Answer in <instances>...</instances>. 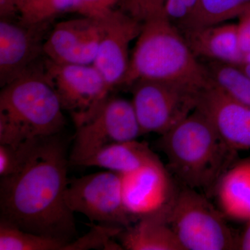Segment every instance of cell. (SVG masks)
Here are the masks:
<instances>
[{
	"label": "cell",
	"mask_w": 250,
	"mask_h": 250,
	"mask_svg": "<svg viewBox=\"0 0 250 250\" xmlns=\"http://www.w3.org/2000/svg\"><path fill=\"white\" fill-rule=\"evenodd\" d=\"M198 190H177L166 220L184 250H238L239 237Z\"/></svg>",
	"instance_id": "obj_5"
},
{
	"label": "cell",
	"mask_w": 250,
	"mask_h": 250,
	"mask_svg": "<svg viewBox=\"0 0 250 250\" xmlns=\"http://www.w3.org/2000/svg\"><path fill=\"white\" fill-rule=\"evenodd\" d=\"M123 228L108 225H93L84 236L69 242L65 250L90 249L123 250V247L113 243L112 237L118 236Z\"/></svg>",
	"instance_id": "obj_24"
},
{
	"label": "cell",
	"mask_w": 250,
	"mask_h": 250,
	"mask_svg": "<svg viewBox=\"0 0 250 250\" xmlns=\"http://www.w3.org/2000/svg\"><path fill=\"white\" fill-rule=\"evenodd\" d=\"M198 0H121L120 9L143 23L166 17L179 26L192 14Z\"/></svg>",
	"instance_id": "obj_19"
},
{
	"label": "cell",
	"mask_w": 250,
	"mask_h": 250,
	"mask_svg": "<svg viewBox=\"0 0 250 250\" xmlns=\"http://www.w3.org/2000/svg\"><path fill=\"white\" fill-rule=\"evenodd\" d=\"M216 192L224 215L238 221H250V159L229 168L219 181Z\"/></svg>",
	"instance_id": "obj_18"
},
{
	"label": "cell",
	"mask_w": 250,
	"mask_h": 250,
	"mask_svg": "<svg viewBox=\"0 0 250 250\" xmlns=\"http://www.w3.org/2000/svg\"><path fill=\"white\" fill-rule=\"evenodd\" d=\"M237 65L250 77V62H244V63H241L240 65Z\"/></svg>",
	"instance_id": "obj_30"
},
{
	"label": "cell",
	"mask_w": 250,
	"mask_h": 250,
	"mask_svg": "<svg viewBox=\"0 0 250 250\" xmlns=\"http://www.w3.org/2000/svg\"><path fill=\"white\" fill-rule=\"evenodd\" d=\"M121 175L123 205L134 223L146 217L167 214L177 190L161 161Z\"/></svg>",
	"instance_id": "obj_10"
},
{
	"label": "cell",
	"mask_w": 250,
	"mask_h": 250,
	"mask_svg": "<svg viewBox=\"0 0 250 250\" xmlns=\"http://www.w3.org/2000/svg\"><path fill=\"white\" fill-rule=\"evenodd\" d=\"M79 0H22L19 9L21 22L26 24L51 23L67 13H77Z\"/></svg>",
	"instance_id": "obj_23"
},
{
	"label": "cell",
	"mask_w": 250,
	"mask_h": 250,
	"mask_svg": "<svg viewBox=\"0 0 250 250\" xmlns=\"http://www.w3.org/2000/svg\"><path fill=\"white\" fill-rule=\"evenodd\" d=\"M238 250H250V221L238 239Z\"/></svg>",
	"instance_id": "obj_29"
},
{
	"label": "cell",
	"mask_w": 250,
	"mask_h": 250,
	"mask_svg": "<svg viewBox=\"0 0 250 250\" xmlns=\"http://www.w3.org/2000/svg\"><path fill=\"white\" fill-rule=\"evenodd\" d=\"M123 249L128 250H184L166 214L140 219L118 235Z\"/></svg>",
	"instance_id": "obj_17"
},
{
	"label": "cell",
	"mask_w": 250,
	"mask_h": 250,
	"mask_svg": "<svg viewBox=\"0 0 250 250\" xmlns=\"http://www.w3.org/2000/svg\"><path fill=\"white\" fill-rule=\"evenodd\" d=\"M197 109L235 152L250 149V107L233 100L211 82L200 91Z\"/></svg>",
	"instance_id": "obj_13"
},
{
	"label": "cell",
	"mask_w": 250,
	"mask_h": 250,
	"mask_svg": "<svg viewBox=\"0 0 250 250\" xmlns=\"http://www.w3.org/2000/svg\"><path fill=\"white\" fill-rule=\"evenodd\" d=\"M238 18L236 26L238 42L244 58V56L250 52V7Z\"/></svg>",
	"instance_id": "obj_27"
},
{
	"label": "cell",
	"mask_w": 250,
	"mask_h": 250,
	"mask_svg": "<svg viewBox=\"0 0 250 250\" xmlns=\"http://www.w3.org/2000/svg\"><path fill=\"white\" fill-rule=\"evenodd\" d=\"M143 134L170 131L196 109L202 90L179 83L139 80L130 87Z\"/></svg>",
	"instance_id": "obj_6"
},
{
	"label": "cell",
	"mask_w": 250,
	"mask_h": 250,
	"mask_svg": "<svg viewBox=\"0 0 250 250\" xmlns=\"http://www.w3.org/2000/svg\"><path fill=\"white\" fill-rule=\"evenodd\" d=\"M157 144L176 178L184 187L198 191L210 192L216 188L236 152L227 146L197 108L161 135Z\"/></svg>",
	"instance_id": "obj_3"
},
{
	"label": "cell",
	"mask_w": 250,
	"mask_h": 250,
	"mask_svg": "<svg viewBox=\"0 0 250 250\" xmlns=\"http://www.w3.org/2000/svg\"><path fill=\"white\" fill-rule=\"evenodd\" d=\"M160 161L147 143L137 140L113 143L81 161L78 166L99 167L125 174Z\"/></svg>",
	"instance_id": "obj_16"
},
{
	"label": "cell",
	"mask_w": 250,
	"mask_h": 250,
	"mask_svg": "<svg viewBox=\"0 0 250 250\" xmlns=\"http://www.w3.org/2000/svg\"><path fill=\"white\" fill-rule=\"evenodd\" d=\"M69 242L24 231L0 221V250H65Z\"/></svg>",
	"instance_id": "obj_22"
},
{
	"label": "cell",
	"mask_w": 250,
	"mask_h": 250,
	"mask_svg": "<svg viewBox=\"0 0 250 250\" xmlns=\"http://www.w3.org/2000/svg\"><path fill=\"white\" fill-rule=\"evenodd\" d=\"M44 59L1 88L0 145L17 146L29 140L59 134L63 129V109L44 74Z\"/></svg>",
	"instance_id": "obj_4"
},
{
	"label": "cell",
	"mask_w": 250,
	"mask_h": 250,
	"mask_svg": "<svg viewBox=\"0 0 250 250\" xmlns=\"http://www.w3.org/2000/svg\"><path fill=\"white\" fill-rule=\"evenodd\" d=\"M72 213L91 223L126 228L134 223L123 205L121 174L106 170L69 179L64 195Z\"/></svg>",
	"instance_id": "obj_8"
},
{
	"label": "cell",
	"mask_w": 250,
	"mask_h": 250,
	"mask_svg": "<svg viewBox=\"0 0 250 250\" xmlns=\"http://www.w3.org/2000/svg\"><path fill=\"white\" fill-rule=\"evenodd\" d=\"M75 127L69 157L75 166L103 147L137 140L143 135L131 100L111 95L93 116Z\"/></svg>",
	"instance_id": "obj_7"
},
{
	"label": "cell",
	"mask_w": 250,
	"mask_h": 250,
	"mask_svg": "<svg viewBox=\"0 0 250 250\" xmlns=\"http://www.w3.org/2000/svg\"><path fill=\"white\" fill-rule=\"evenodd\" d=\"M50 23L26 24L0 18V85L9 84L45 59L43 46Z\"/></svg>",
	"instance_id": "obj_12"
},
{
	"label": "cell",
	"mask_w": 250,
	"mask_h": 250,
	"mask_svg": "<svg viewBox=\"0 0 250 250\" xmlns=\"http://www.w3.org/2000/svg\"><path fill=\"white\" fill-rule=\"evenodd\" d=\"M43 71L75 126L93 116L111 93L93 65L57 63L45 57Z\"/></svg>",
	"instance_id": "obj_9"
},
{
	"label": "cell",
	"mask_w": 250,
	"mask_h": 250,
	"mask_svg": "<svg viewBox=\"0 0 250 250\" xmlns=\"http://www.w3.org/2000/svg\"><path fill=\"white\" fill-rule=\"evenodd\" d=\"M37 139L29 140L17 146L0 145V177L11 175L22 167Z\"/></svg>",
	"instance_id": "obj_25"
},
{
	"label": "cell",
	"mask_w": 250,
	"mask_h": 250,
	"mask_svg": "<svg viewBox=\"0 0 250 250\" xmlns=\"http://www.w3.org/2000/svg\"><path fill=\"white\" fill-rule=\"evenodd\" d=\"M22 0H0V18L15 19L19 17V9Z\"/></svg>",
	"instance_id": "obj_28"
},
{
	"label": "cell",
	"mask_w": 250,
	"mask_h": 250,
	"mask_svg": "<svg viewBox=\"0 0 250 250\" xmlns=\"http://www.w3.org/2000/svg\"><path fill=\"white\" fill-rule=\"evenodd\" d=\"M100 40L98 20L82 16L56 24L44 43V54L57 63L93 65Z\"/></svg>",
	"instance_id": "obj_14"
},
{
	"label": "cell",
	"mask_w": 250,
	"mask_h": 250,
	"mask_svg": "<svg viewBox=\"0 0 250 250\" xmlns=\"http://www.w3.org/2000/svg\"><path fill=\"white\" fill-rule=\"evenodd\" d=\"M197 58L240 65L243 55L240 49L236 24H218L180 30Z\"/></svg>",
	"instance_id": "obj_15"
},
{
	"label": "cell",
	"mask_w": 250,
	"mask_h": 250,
	"mask_svg": "<svg viewBox=\"0 0 250 250\" xmlns=\"http://www.w3.org/2000/svg\"><path fill=\"white\" fill-rule=\"evenodd\" d=\"M121 0H79L77 14L83 17L100 19L114 9Z\"/></svg>",
	"instance_id": "obj_26"
},
{
	"label": "cell",
	"mask_w": 250,
	"mask_h": 250,
	"mask_svg": "<svg viewBox=\"0 0 250 250\" xmlns=\"http://www.w3.org/2000/svg\"><path fill=\"white\" fill-rule=\"evenodd\" d=\"M244 62H250V52L249 53L246 54V55L244 56L243 62L242 63H244Z\"/></svg>",
	"instance_id": "obj_31"
},
{
	"label": "cell",
	"mask_w": 250,
	"mask_h": 250,
	"mask_svg": "<svg viewBox=\"0 0 250 250\" xmlns=\"http://www.w3.org/2000/svg\"><path fill=\"white\" fill-rule=\"evenodd\" d=\"M139 80L179 83L202 90L212 80L204 62L192 52L183 34L166 17L142 23L121 88Z\"/></svg>",
	"instance_id": "obj_2"
},
{
	"label": "cell",
	"mask_w": 250,
	"mask_h": 250,
	"mask_svg": "<svg viewBox=\"0 0 250 250\" xmlns=\"http://www.w3.org/2000/svg\"><path fill=\"white\" fill-rule=\"evenodd\" d=\"M98 21L100 40L93 65L112 92L123 85L131 59L129 45L139 36L142 23L121 9H113Z\"/></svg>",
	"instance_id": "obj_11"
},
{
	"label": "cell",
	"mask_w": 250,
	"mask_h": 250,
	"mask_svg": "<svg viewBox=\"0 0 250 250\" xmlns=\"http://www.w3.org/2000/svg\"><path fill=\"white\" fill-rule=\"evenodd\" d=\"M249 7L250 0H198L190 16L177 27L184 30L223 24Z\"/></svg>",
	"instance_id": "obj_20"
},
{
	"label": "cell",
	"mask_w": 250,
	"mask_h": 250,
	"mask_svg": "<svg viewBox=\"0 0 250 250\" xmlns=\"http://www.w3.org/2000/svg\"><path fill=\"white\" fill-rule=\"evenodd\" d=\"M212 82L229 96L250 107V77L234 64L208 60L205 63Z\"/></svg>",
	"instance_id": "obj_21"
},
{
	"label": "cell",
	"mask_w": 250,
	"mask_h": 250,
	"mask_svg": "<svg viewBox=\"0 0 250 250\" xmlns=\"http://www.w3.org/2000/svg\"><path fill=\"white\" fill-rule=\"evenodd\" d=\"M68 163L65 143L59 134L36 140L22 167L1 177L0 221L72 241L76 225L64 199Z\"/></svg>",
	"instance_id": "obj_1"
}]
</instances>
